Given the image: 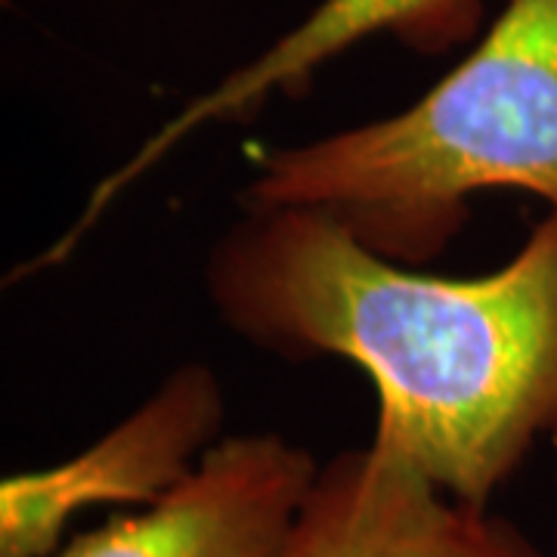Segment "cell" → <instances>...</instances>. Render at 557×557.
<instances>
[{"instance_id":"cell-3","label":"cell","mask_w":557,"mask_h":557,"mask_svg":"<svg viewBox=\"0 0 557 557\" xmlns=\"http://www.w3.org/2000/svg\"><path fill=\"white\" fill-rule=\"evenodd\" d=\"M223 391L189 362L84 453L0 483V557H53L90 508H139L186 478L218 443Z\"/></svg>"},{"instance_id":"cell-6","label":"cell","mask_w":557,"mask_h":557,"mask_svg":"<svg viewBox=\"0 0 557 557\" xmlns=\"http://www.w3.org/2000/svg\"><path fill=\"white\" fill-rule=\"evenodd\" d=\"M285 557H545L490 508L440 493L391 440L322 465Z\"/></svg>"},{"instance_id":"cell-2","label":"cell","mask_w":557,"mask_h":557,"mask_svg":"<svg viewBox=\"0 0 557 557\" xmlns=\"http://www.w3.org/2000/svg\"><path fill=\"white\" fill-rule=\"evenodd\" d=\"M490 189L557 211V0H508L478 47L397 115L267 152L239 201L317 211L381 258L421 267Z\"/></svg>"},{"instance_id":"cell-5","label":"cell","mask_w":557,"mask_h":557,"mask_svg":"<svg viewBox=\"0 0 557 557\" xmlns=\"http://www.w3.org/2000/svg\"><path fill=\"white\" fill-rule=\"evenodd\" d=\"M480 22V0H319L304 20L276 38L255 60L239 65L214 87L183 102L171 119L119 168L102 177L87 196L75 223L57 236V248L72 255L84 236L100 223L115 201L159 168L177 146L201 127L251 121L273 97L307 90L325 62L338 60L350 47L375 35H394L409 47L437 53L468 38Z\"/></svg>"},{"instance_id":"cell-4","label":"cell","mask_w":557,"mask_h":557,"mask_svg":"<svg viewBox=\"0 0 557 557\" xmlns=\"http://www.w3.org/2000/svg\"><path fill=\"white\" fill-rule=\"evenodd\" d=\"M322 465L278 434H236L137 511H115L53 557H285Z\"/></svg>"},{"instance_id":"cell-1","label":"cell","mask_w":557,"mask_h":557,"mask_svg":"<svg viewBox=\"0 0 557 557\" xmlns=\"http://www.w3.org/2000/svg\"><path fill=\"white\" fill-rule=\"evenodd\" d=\"M218 317L285 359L338 357L440 493L490 508L557 440V211L486 276L418 273L317 211H242L205 263Z\"/></svg>"}]
</instances>
